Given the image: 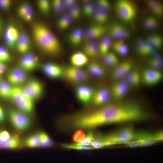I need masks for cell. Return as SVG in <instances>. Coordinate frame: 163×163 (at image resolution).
I'll use <instances>...</instances> for the list:
<instances>
[{
  "label": "cell",
  "mask_w": 163,
  "mask_h": 163,
  "mask_svg": "<svg viewBox=\"0 0 163 163\" xmlns=\"http://www.w3.org/2000/svg\"><path fill=\"white\" fill-rule=\"evenodd\" d=\"M150 118V115L140 105L129 102L107 104L88 112L84 119L86 126L91 129L105 124L140 121Z\"/></svg>",
  "instance_id": "1"
},
{
  "label": "cell",
  "mask_w": 163,
  "mask_h": 163,
  "mask_svg": "<svg viewBox=\"0 0 163 163\" xmlns=\"http://www.w3.org/2000/svg\"><path fill=\"white\" fill-rule=\"evenodd\" d=\"M32 31L37 44L44 52L54 55L60 53L61 46L60 42L47 26L41 23H36L33 25Z\"/></svg>",
  "instance_id": "2"
},
{
  "label": "cell",
  "mask_w": 163,
  "mask_h": 163,
  "mask_svg": "<svg viewBox=\"0 0 163 163\" xmlns=\"http://www.w3.org/2000/svg\"><path fill=\"white\" fill-rule=\"evenodd\" d=\"M135 132L133 125L122 128L108 135H99V137L104 147L110 145L124 144L133 140Z\"/></svg>",
  "instance_id": "3"
},
{
  "label": "cell",
  "mask_w": 163,
  "mask_h": 163,
  "mask_svg": "<svg viewBox=\"0 0 163 163\" xmlns=\"http://www.w3.org/2000/svg\"><path fill=\"white\" fill-rule=\"evenodd\" d=\"M20 110L25 113H32L34 109V101L23 93V89L18 86L12 87L10 98Z\"/></svg>",
  "instance_id": "4"
},
{
  "label": "cell",
  "mask_w": 163,
  "mask_h": 163,
  "mask_svg": "<svg viewBox=\"0 0 163 163\" xmlns=\"http://www.w3.org/2000/svg\"><path fill=\"white\" fill-rule=\"evenodd\" d=\"M115 7L119 18L123 21L129 23L137 16V9L135 3L128 0H119L116 2Z\"/></svg>",
  "instance_id": "5"
},
{
  "label": "cell",
  "mask_w": 163,
  "mask_h": 163,
  "mask_svg": "<svg viewBox=\"0 0 163 163\" xmlns=\"http://www.w3.org/2000/svg\"><path fill=\"white\" fill-rule=\"evenodd\" d=\"M26 113L14 109L9 111V117L12 126L16 130L24 131L28 129L31 125V121Z\"/></svg>",
  "instance_id": "6"
},
{
  "label": "cell",
  "mask_w": 163,
  "mask_h": 163,
  "mask_svg": "<svg viewBox=\"0 0 163 163\" xmlns=\"http://www.w3.org/2000/svg\"><path fill=\"white\" fill-rule=\"evenodd\" d=\"M63 76L69 82L78 85L82 84L89 79L87 72L80 68L72 66L64 69Z\"/></svg>",
  "instance_id": "7"
},
{
  "label": "cell",
  "mask_w": 163,
  "mask_h": 163,
  "mask_svg": "<svg viewBox=\"0 0 163 163\" xmlns=\"http://www.w3.org/2000/svg\"><path fill=\"white\" fill-rule=\"evenodd\" d=\"M22 89L24 94L33 101L40 97L44 92L42 84L35 79L28 81Z\"/></svg>",
  "instance_id": "8"
},
{
  "label": "cell",
  "mask_w": 163,
  "mask_h": 163,
  "mask_svg": "<svg viewBox=\"0 0 163 163\" xmlns=\"http://www.w3.org/2000/svg\"><path fill=\"white\" fill-rule=\"evenodd\" d=\"M94 91L88 85H78L75 89V94L77 100L84 105L88 104L92 101Z\"/></svg>",
  "instance_id": "9"
},
{
  "label": "cell",
  "mask_w": 163,
  "mask_h": 163,
  "mask_svg": "<svg viewBox=\"0 0 163 163\" xmlns=\"http://www.w3.org/2000/svg\"><path fill=\"white\" fill-rule=\"evenodd\" d=\"M142 77L145 85L152 86L159 82L162 78L163 74L159 70L148 68L143 71Z\"/></svg>",
  "instance_id": "10"
},
{
  "label": "cell",
  "mask_w": 163,
  "mask_h": 163,
  "mask_svg": "<svg viewBox=\"0 0 163 163\" xmlns=\"http://www.w3.org/2000/svg\"><path fill=\"white\" fill-rule=\"evenodd\" d=\"M20 32L13 23L7 26L4 34V39L6 45L11 49L15 48Z\"/></svg>",
  "instance_id": "11"
},
{
  "label": "cell",
  "mask_w": 163,
  "mask_h": 163,
  "mask_svg": "<svg viewBox=\"0 0 163 163\" xmlns=\"http://www.w3.org/2000/svg\"><path fill=\"white\" fill-rule=\"evenodd\" d=\"M38 58L34 55L28 53L24 55L19 63L20 68L24 71H30L36 69L38 66Z\"/></svg>",
  "instance_id": "12"
},
{
  "label": "cell",
  "mask_w": 163,
  "mask_h": 163,
  "mask_svg": "<svg viewBox=\"0 0 163 163\" xmlns=\"http://www.w3.org/2000/svg\"><path fill=\"white\" fill-rule=\"evenodd\" d=\"M31 47L30 37L24 31L20 32L15 48L20 54L25 55L28 53Z\"/></svg>",
  "instance_id": "13"
},
{
  "label": "cell",
  "mask_w": 163,
  "mask_h": 163,
  "mask_svg": "<svg viewBox=\"0 0 163 163\" xmlns=\"http://www.w3.org/2000/svg\"><path fill=\"white\" fill-rule=\"evenodd\" d=\"M45 75L51 79H57L63 76L64 69L57 64L47 62L44 64L42 68Z\"/></svg>",
  "instance_id": "14"
},
{
  "label": "cell",
  "mask_w": 163,
  "mask_h": 163,
  "mask_svg": "<svg viewBox=\"0 0 163 163\" xmlns=\"http://www.w3.org/2000/svg\"><path fill=\"white\" fill-rule=\"evenodd\" d=\"M106 31V28L103 25L94 24L87 28L84 33V37L88 41L94 40L102 37Z\"/></svg>",
  "instance_id": "15"
},
{
  "label": "cell",
  "mask_w": 163,
  "mask_h": 163,
  "mask_svg": "<svg viewBox=\"0 0 163 163\" xmlns=\"http://www.w3.org/2000/svg\"><path fill=\"white\" fill-rule=\"evenodd\" d=\"M26 78L25 71L20 68L11 69L7 75V79L9 83L15 86L23 83L25 81Z\"/></svg>",
  "instance_id": "16"
},
{
  "label": "cell",
  "mask_w": 163,
  "mask_h": 163,
  "mask_svg": "<svg viewBox=\"0 0 163 163\" xmlns=\"http://www.w3.org/2000/svg\"><path fill=\"white\" fill-rule=\"evenodd\" d=\"M110 97L109 90L106 88H101L94 92L91 101L94 105L101 106L107 103Z\"/></svg>",
  "instance_id": "17"
},
{
  "label": "cell",
  "mask_w": 163,
  "mask_h": 163,
  "mask_svg": "<svg viewBox=\"0 0 163 163\" xmlns=\"http://www.w3.org/2000/svg\"><path fill=\"white\" fill-rule=\"evenodd\" d=\"M109 33L110 36L116 40H122L128 38L130 33L127 28L122 25L115 24L109 29Z\"/></svg>",
  "instance_id": "18"
},
{
  "label": "cell",
  "mask_w": 163,
  "mask_h": 163,
  "mask_svg": "<svg viewBox=\"0 0 163 163\" xmlns=\"http://www.w3.org/2000/svg\"><path fill=\"white\" fill-rule=\"evenodd\" d=\"M133 65L131 62L125 61L116 66L112 73L113 79L118 80L125 77L132 69Z\"/></svg>",
  "instance_id": "19"
},
{
  "label": "cell",
  "mask_w": 163,
  "mask_h": 163,
  "mask_svg": "<svg viewBox=\"0 0 163 163\" xmlns=\"http://www.w3.org/2000/svg\"><path fill=\"white\" fill-rule=\"evenodd\" d=\"M70 62L72 66L80 68L87 65L89 62V59L83 52L78 51L71 56Z\"/></svg>",
  "instance_id": "20"
},
{
  "label": "cell",
  "mask_w": 163,
  "mask_h": 163,
  "mask_svg": "<svg viewBox=\"0 0 163 163\" xmlns=\"http://www.w3.org/2000/svg\"><path fill=\"white\" fill-rule=\"evenodd\" d=\"M129 85L124 81H120L116 83L112 86L111 93L113 97L120 99L123 97L127 93Z\"/></svg>",
  "instance_id": "21"
},
{
  "label": "cell",
  "mask_w": 163,
  "mask_h": 163,
  "mask_svg": "<svg viewBox=\"0 0 163 163\" xmlns=\"http://www.w3.org/2000/svg\"><path fill=\"white\" fill-rule=\"evenodd\" d=\"M135 139L141 142L142 147L150 146L158 143L154 139L152 134L145 131L135 133L133 140Z\"/></svg>",
  "instance_id": "22"
},
{
  "label": "cell",
  "mask_w": 163,
  "mask_h": 163,
  "mask_svg": "<svg viewBox=\"0 0 163 163\" xmlns=\"http://www.w3.org/2000/svg\"><path fill=\"white\" fill-rule=\"evenodd\" d=\"M84 37V32L80 28L76 27L73 29L69 33L68 40L72 46L76 47L81 43Z\"/></svg>",
  "instance_id": "23"
},
{
  "label": "cell",
  "mask_w": 163,
  "mask_h": 163,
  "mask_svg": "<svg viewBox=\"0 0 163 163\" xmlns=\"http://www.w3.org/2000/svg\"><path fill=\"white\" fill-rule=\"evenodd\" d=\"M83 50L88 57L92 58L96 57L99 52L98 45L94 40L88 41L84 45Z\"/></svg>",
  "instance_id": "24"
},
{
  "label": "cell",
  "mask_w": 163,
  "mask_h": 163,
  "mask_svg": "<svg viewBox=\"0 0 163 163\" xmlns=\"http://www.w3.org/2000/svg\"><path fill=\"white\" fill-rule=\"evenodd\" d=\"M87 70L89 74L97 78L103 77L106 74L104 68L98 63L95 62H89L87 65Z\"/></svg>",
  "instance_id": "25"
},
{
  "label": "cell",
  "mask_w": 163,
  "mask_h": 163,
  "mask_svg": "<svg viewBox=\"0 0 163 163\" xmlns=\"http://www.w3.org/2000/svg\"><path fill=\"white\" fill-rule=\"evenodd\" d=\"M137 48L139 53L142 56H148L153 53V48L147 42L142 39L138 41Z\"/></svg>",
  "instance_id": "26"
},
{
  "label": "cell",
  "mask_w": 163,
  "mask_h": 163,
  "mask_svg": "<svg viewBox=\"0 0 163 163\" xmlns=\"http://www.w3.org/2000/svg\"><path fill=\"white\" fill-rule=\"evenodd\" d=\"M147 4L155 16L162 17L163 15V6L161 2L157 0H150L147 1Z\"/></svg>",
  "instance_id": "27"
},
{
  "label": "cell",
  "mask_w": 163,
  "mask_h": 163,
  "mask_svg": "<svg viewBox=\"0 0 163 163\" xmlns=\"http://www.w3.org/2000/svg\"><path fill=\"white\" fill-rule=\"evenodd\" d=\"M21 145L20 140L15 136H11L8 139L4 141H0V148L16 149Z\"/></svg>",
  "instance_id": "28"
},
{
  "label": "cell",
  "mask_w": 163,
  "mask_h": 163,
  "mask_svg": "<svg viewBox=\"0 0 163 163\" xmlns=\"http://www.w3.org/2000/svg\"><path fill=\"white\" fill-rule=\"evenodd\" d=\"M126 82L129 85L133 87L138 86L141 79V75L137 71H131L125 77Z\"/></svg>",
  "instance_id": "29"
},
{
  "label": "cell",
  "mask_w": 163,
  "mask_h": 163,
  "mask_svg": "<svg viewBox=\"0 0 163 163\" xmlns=\"http://www.w3.org/2000/svg\"><path fill=\"white\" fill-rule=\"evenodd\" d=\"M111 46L114 51L120 56L126 55L128 53V46L122 40H116L112 43Z\"/></svg>",
  "instance_id": "30"
},
{
  "label": "cell",
  "mask_w": 163,
  "mask_h": 163,
  "mask_svg": "<svg viewBox=\"0 0 163 163\" xmlns=\"http://www.w3.org/2000/svg\"><path fill=\"white\" fill-rule=\"evenodd\" d=\"M72 21L68 13L63 14L57 21V27L61 30H65L69 27Z\"/></svg>",
  "instance_id": "31"
},
{
  "label": "cell",
  "mask_w": 163,
  "mask_h": 163,
  "mask_svg": "<svg viewBox=\"0 0 163 163\" xmlns=\"http://www.w3.org/2000/svg\"><path fill=\"white\" fill-rule=\"evenodd\" d=\"M147 42L153 48L158 49L161 48L163 43V40L161 36L157 34L149 35L147 39Z\"/></svg>",
  "instance_id": "32"
},
{
  "label": "cell",
  "mask_w": 163,
  "mask_h": 163,
  "mask_svg": "<svg viewBox=\"0 0 163 163\" xmlns=\"http://www.w3.org/2000/svg\"><path fill=\"white\" fill-rule=\"evenodd\" d=\"M112 44L111 40L110 37L108 36L104 37L98 44L99 52L104 56L109 52Z\"/></svg>",
  "instance_id": "33"
},
{
  "label": "cell",
  "mask_w": 163,
  "mask_h": 163,
  "mask_svg": "<svg viewBox=\"0 0 163 163\" xmlns=\"http://www.w3.org/2000/svg\"><path fill=\"white\" fill-rule=\"evenodd\" d=\"M93 16L96 24L102 25L109 20V14L108 11L97 9Z\"/></svg>",
  "instance_id": "34"
},
{
  "label": "cell",
  "mask_w": 163,
  "mask_h": 163,
  "mask_svg": "<svg viewBox=\"0 0 163 163\" xmlns=\"http://www.w3.org/2000/svg\"><path fill=\"white\" fill-rule=\"evenodd\" d=\"M104 56L103 61L106 66L108 67H115L118 64V59L113 52H109Z\"/></svg>",
  "instance_id": "35"
},
{
  "label": "cell",
  "mask_w": 163,
  "mask_h": 163,
  "mask_svg": "<svg viewBox=\"0 0 163 163\" xmlns=\"http://www.w3.org/2000/svg\"><path fill=\"white\" fill-rule=\"evenodd\" d=\"M12 88L9 83L2 81L0 83V97L5 99L10 98Z\"/></svg>",
  "instance_id": "36"
},
{
  "label": "cell",
  "mask_w": 163,
  "mask_h": 163,
  "mask_svg": "<svg viewBox=\"0 0 163 163\" xmlns=\"http://www.w3.org/2000/svg\"><path fill=\"white\" fill-rule=\"evenodd\" d=\"M40 142V146L44 148L52 147L53 142L49 135L44 131H40L38 134Z\"/></svg>",
  "instance_id": "37"
},
{
  "label": "cell",
  "mask_w": 163,
  "mask_h": 163,
  "mask_svg": "<svg viewBox=\"0 0 163 163\" xmlns=\"http://www.w3.org/2000/svg\"><path fill=\"white\" fill-rule=\"evenodd\" d=\"M83 5L82 12L86 17L93 16L97 10L96 5L92 3L91 1Z\"/></svg>",
  "instance_id": "38"
},
{
  "label": "cell",
  "mask_w": 163,
  "mask_h": 163,
  "mask_svg": "<svg viewBox=\"0 0 163 163\" xmlns=\"http://www.w3.org/2000/svg\"><path fill=\"white\" fill-rule=\"evenodd\" d=\"M143 24L144 27L145 29L149 30L155 29L158 25L157 19L152 16L146 17L144 20Z\"/></svg>",
  "instance_id": "39"
},
{
  "label": "cell",
  "mask_w": 163,
  "mask_h": 163,
  "mask_svg": "<svg viewBox=\"0 0 163 163\" xmlns=\"http://www.w3.org/2000/svg\"><path fill=\"white\" fill-rule=\"evenodd\" d=\"M26 146L28 148H35L40 146L38 134H33L28 137L25 141Z\"/></svg>",
  "instance_id": "40"
},
{
  "label": "cell",
  "mask_w": 163,
  "mask_h": 163,
  "mask_svg": "<svg viewBox=\"0 0 163 163\" xmlns=\"http://www.w3.org/2000/svg\"><path fill=\"white\" fill-rule=\"evenodd\" d=\"M37 4L40 12L44 15H47L50 11V2L47 0H40L37 1Z\"/></svg>",
  "instance_id": "41"
},
{
  "label": "cell",
  "mask_w": 163,
  "mask_h": 163,
  "mask_svg": "<svg viewBox=\"0 0 163 163\" xmlns=\"http://www.w3.org/2000/svg\"><path fill=\"white\" fill-rule=\"evenodd\" d=\"M32 8L30 4L27 2L21 3L17 9V14L21 18L23 19L28 11Z\"/></svg>",
  "instance_id": "42"
},
{
  "label": "cell",
  "mask_w": 163,
  "mask_h": 163,
  "mask_svg": "<svg viewBox=\"0 0 163 163\" xmlns=\"http://www.w3.org/2000/svg\"><path fill=\"white\" fill-rule=\"evenodd\" d=\"M85 130L83 129H79L76 131L72 136V140L75 143H79L83 141L86 136Z\"/></svg>",
  "instance_id": "43"
},
{
  "label": "cell",
  "mask_w": 163,
  "mask_h": 163,
  "mask_svg": "<svg viewBox=\"0 0 163 163\" xmlns=\"http://www.w3.org/2000/svg\"><path fill=\"white\" fill-rule=\"evenodd\" d=\"M69 10L68 14L73 20H77L80 18L81 15V9L77 4Z\"/></svg>",
  "instance_id": "44"
},
{
  "label": "cell",
  "mask_w": 163,
  "mask_h": 163,
  "mask_svg": "<svg viewBox=\"0 0 163 163\" xmlns=\"http://www.w3.org/2000/svg\"><path fill=\"white\" fill-rule=\"evenodd\" d=\"M51 5L54 11L56 14L62 13L65 10L63 1L53 0L52 2Z\"/></svg>",
  "instance_id": "45"
},
{
  "label": "cell",
  "mask_w": 163,
  "mask_h": 163,
  "mask_svg": "<svg viewBox=\"0 0 163 163\" xmlns=\"http://www.w3.org/2000/svg\"><path fill=\"white\" fill-rule=\"evenodd\" d=\"M11 58L8 51L5 47L0 46V61L5 63L10 61Z\"/></svg>",
  "instance_id": "46"
},
{
  "label": "cell",
  "mask_w": 163,
  "mask_h": 163,
  "mask_svg": "<svg viewBox=\"0 0 163 163\" xmlns=\"http://www.w3.org/2000/svg\"><path fill=\"white\" fill-rule=\"evenodd\" d=\"M151 68L159 70L162 67V62L159 58L154 57L150 59L148 62Z\"/></svg>",
  "instance_id": "47"
},
{
  "label": "cell",
  "mask_w": 163,
  "mask_h": 163,
  "mask_svg": "<svg viewBox=\"0 0 163 163\" xmlns=\"http://www.w3.org/2000/svg\"><path fill=\"white\" fill-rule=\"evenodd\" d=\"M94 136L92 132L89 131L87 133L85 138L83 141L80 143H73V144L78 146H89L93 139Z\"/></svg>",
  "instance_id": "48"
},
{
  "label": "cell",
  "mask_w": 163,
  "mask_h": 163,
  "mask_svg": "<svg viewBox=\"0 0 163 163\" xmlns=\"http://www.w3.org/2000/svg\"><path fill=\"white\" fill-rule=\"evenodd\" d=\"M61 146L66 149H74L78 150H87L94 149L91 146H78L74 145L73 144H62Z\"/></svg>",
  "instance_id": "49"
},
{
  "label": "cell",
  "mask_w": 163,
  "mask_h": 163,
  "mask_svg": "<svg viewBox=\"0 0 163 163\" xmlns=\"http://www.w3.org/2000/svg\"><path fill=\"white\" fill-rule=\"evenodd\" d=\"M97 10L109 11L110 8V4L109 1L105 0H99L97 2Z\"/></svg>",
  "instance_id": "50"
},
{
  "label": "cell",
  "mask_w": 163,
  "mask_h": 163,
  "mask_svg": "<svg viewBox=\"0 0 163 163\" xmlns=\"http://www.w3.org/2000/svg\"><path fill=\"white\" fill-rule=\"evenodd\" d=\"M11 2L8 0H0V8L5 11H7L11 7Z\"/></svg>",
  "instance_id": "51"
},
{
  "label": "cell",
  "mask_w": 163,
  "mask_h": 163,
  "mask_svg": "<svg viewBox=\"0 0 163 163\" xmlns=\"http://www.w3.org/2000/svg\"><path fill=\"white\" fill-rule=\"evenodd\" d=\"M126 146L129 147L133 148L138 147H142L141 142L138 140H133L124 143Z\"/></svg>",
  "instance_id": "52"
},
{
  "label": "cell",
  "mask_w": 163,
  "mask_h": 163,
  "mask_svg": "<svg viewBox=\"0 0 163 163\" xmlns=\"http://www.w3.org/2000/svg\"><path fill=\"white\" fill-rule=\"evenodd\" d=\"M12 135L7 131L0 130V141H4L8 139Z\"/></svg>",
  "instance_id": "53"
},
{
  "label": "cell",
  "mask_w": 163,
  "mask_h": 163,
  "mask_svg": "<svg viewBox=\"0 0 163 163\" xmlns=\"http://www.w3.org/2000/svg\"><path fill=\"white\" fill-rule=\"evenodd\" d=\"M63 1L65 10H69L76 4L77 2V1L74 0H65Z\"/></svg>",
  "instance_id": "54"
},
{
  "label": "cell",
  "mask_w": 163,
  "mask_h": 163,
  "mask_svg": "<svg viewBox=\"0 0 163 163\" xmlns=\"http://www.w3.org/2000/svg\"><path fill=\"white\" fill-rule=\"evenodd\" d=\"M153 137L157 142L162 141L163 140V131H158L154 133H152Z\"/></svg>",
  "instance_id": "55"
},
{
  "label": "cell",
  "mask_w": 163,
  "mask_h": 163,
  "mask_svg": "<svg viewBox=\"0 0 163 163\" xmlns=\"http://www.w3.org/2000/svg\"><path fill=\"white\" fill-rule=\"evenodd\" d=\"M34 15L32 8L30 9L25 14L23 20L26 22H30L32 20Z\"/></svg>",
  "instance_id": "56"
},
{
  "label": "cell",
  "mask_w": 163,
  "mask_h": 163,
  "mask_svg": "<svg viewBox=\"0 0 163 163\" xmlns=\"http://www.w3.org/2000/svg\"><path fill=\"white\" fill-rule=\"evenodd\" d=\"M6 118L5 111L2 107L0 104V123L4 122Z\"/></svg>",
  "instance_id": "57"
},
{
  "label": "cell",
  "mask_w": 163,
  "mask_h": 163,
  "mask_svg": "<svg viewBox=\"0 0 163 163\" xmlns=\"http://www.w3.org/2000/svg\"><path fill=\"white\" fill-rule=\"evenodd\" d=\"M7 66L5 63L0 61V75L3 74L6 71Z\"/></svg>",
  "instance_id": "58"
},
{
  "label": "cell",
  "mask_w": 163,
  "mask_h": 163,
  "mask_svg": "<svg viewBox=\"0 0 163 163\" xmlns=\"http://www.w3.org/2000/svg\"><path fill=\"white\" fill-rule=\"evenodd\" d=\"M63 85L65 88H67L69 86V83L67 81L65 80L63 82Z\"/></svg>",
  "instance_id": "59"
},
{
  "label": "cell",
  "mask_w": 163,
  "mask_h": 163,
  "mask_svg": "<svg viewBox=\"0 0 163 163\" xmlns=\"http://www.w3.org/2000/svg\"><path fill=\"white\" fill-rule=\"evenodd\" d=\"M3 30V23L0 17V37L1 35Z\"/></svg>",
  "instance_id": "60"
},
{
  "label": "cell",
  "mask_w": 163,
  "mask_h": 163,
  "mask_svg": "<svg viewBox=\"0 0 163 163\" xmlns=\"http://www.w3.org/2000/svg\"><path fill=\"white\" fill-rule=\"evenodd\" d=\"M73 108V106L71 104H69L67 106V108L69 110H72Z\"/></svg>",
  "instance_id": "61"
},
{
  "label": "cell",
  "mask_w": 163,
  "mask_h": 163,
  "mask_svg": "<svg viewBox=\"0 0 163 163\" xmlns=\"http://www.w3.org/2000/svg\"><path fill=\"white\" fill-rule=\"evenodd\" d=\"M2 80H1V75H0V83L1 82H2Z\"/></svg>",
  "instance_id": "62"
}]
</instances>
